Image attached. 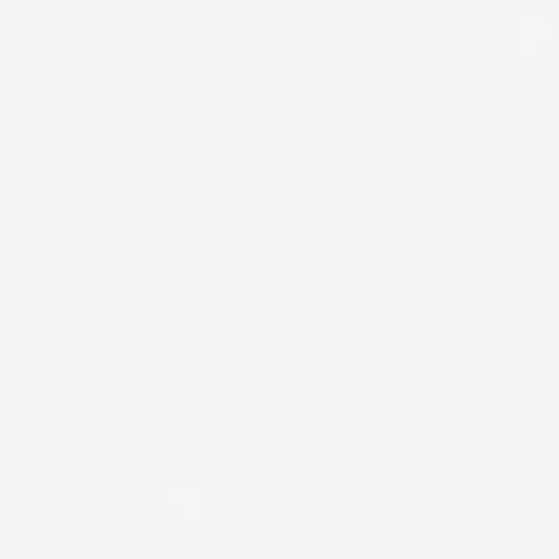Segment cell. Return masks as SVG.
I'll use <instances>...</instances> for the list:
<instances>
[{
  "instance_id": "1",
  "label": "cell",
  "mask_w": 559,
  "mask_h": 559,
  "mask_svg": "<svg viewBox=\"0 0 559 559\" xmlns=\"http://www.w3.org/2000/svg\"><path fill=\"white\" fill-rule=\"evenodd\" d=\"M128 521H138L147 540H167V550H197V491H187V481H177L167 501H138Z\"/></svg>"
}]
</instances>
